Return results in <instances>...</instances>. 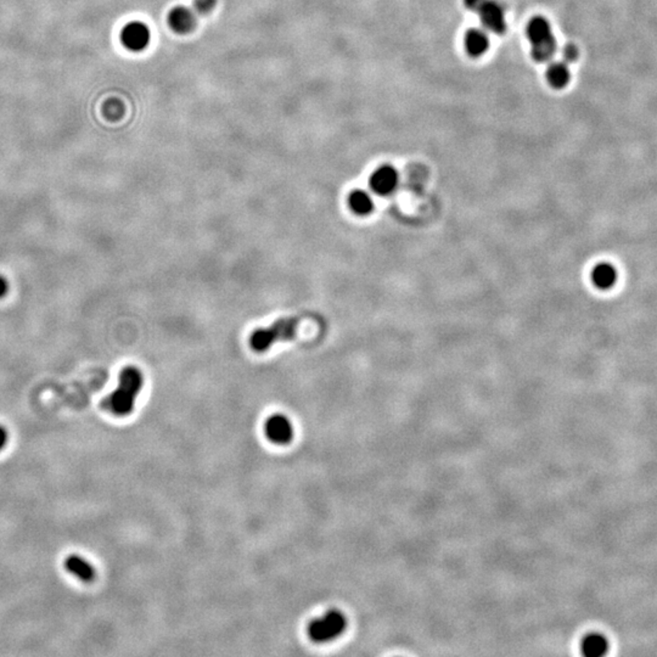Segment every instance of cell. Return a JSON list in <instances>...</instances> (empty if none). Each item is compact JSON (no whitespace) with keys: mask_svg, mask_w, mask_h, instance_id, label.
I'll return each mask as SVG.
<instances>
[{"mask_svg":"<svg viewBox=\"0 0 657 657\" xmlns=\"http://www.w3.org/2000/svg\"><path fill=\"white\" fill-rule=\"evenodd\" d=\"M144 378L136 366H126L118 378V386L105 400L104 407L117 416H127L133 412L136 399L143 389Z\"/></svg>","mask_w":657,"mask_h":657,"instance_id":"obj_1","label":"cell"},{"mask_svg":"<svg viewBox=\"0 0 657 657\" xmlns=\"http://www.w3.org/2000/svg\"><path fill=\"white\" fill-rule=\"evenodd\" d=\"M526 34L530 44V55L537 63H546L556 51V39L549 21L543 16L530 19Z\"/></svg>","mask_w":657,"mask_h":657,"instance_id":"obj_2","label":"cell"},{"mask_svg":"<svg viewBox=\"0 0 657 657\" xmlns=\"http://www.w3.org/2000/svg\"><path fill=\"white\" fill-rule=\"evenodd\" d=\"M300 321L297 318H282L272 325L253 331L250 336V346L256 352H266L274 343L290 341L296 336Z\"/></svg>","mask_w":657,"mask_h":657,"instance_id":"obj_3","label":"cell"},{"mask_svg":"<svg viewBox=\"0 0 657 657\" xmlns=\"http://www.w3.org/2000/svg\"><path fill=\"white\" fill-rule=\"evenodd\" d=\"M347 628V618L339 610H330L323 617L311 621L307 633L311 642H327L340 637Z\"/></svg>","mask_w":657,"mask_h":657,"instance_id":"obj_4","label":"cell"},{"mask_svg":"<svg viewBox=\"0 0 657 657\" xmlns=\"http://www.w3.org/2000/svg\"><path fill=\"white\" fill-rule=\"evenodd\" d=\"M473 13L478 14L485 29L499 35L505 32V11L496 0H482Z\"/></svg>","mask_w":657,"mask_h":657,"instance_id":"obj_5","label":"cell"},{"mask_svg":"<svg viewBox=\"0 0 657 657\" xmlns=\"http://www.w3.org/2000/svg\"><path fill=\"white\" fill-rule=\"evenodd\" d=\"M266 436L270 442L285 446L293 439V426L291 421L282 414H275L266 421Z\"/></svg>","mask_w":657,"mask_h":657,"instance_id":"obj_6","label":"cell"},{"mask_svg":"<svg viewBox=\"0 0 657 657\" xmlns=\"http://www.w3.org/2000/svg\"><path fill=\"white\" fill-rule=\"evenodd\" d=\"M122 43L131 51H143L149 47L151 40V32L149 27L143 22L134 21L127 24L121 33Z\"/></svg>","mask_w":657,"mask_h":657,"instance_id":"obj_7","label":"cell"},{"mask_svg":"<svg viewBox=\"0 0 657 657\" xmlns=\"http://www.w3.org/2000/svg\"><path fill=\"white\" fill-rule=\"evenodd\" d=\"M399 183L398 172L392 165H381L370 177V186L376 194L389 195L394 193Z\"/></svg>","mask_w":657,"mask_h":657,"instance_id":"obj_8","label":"cell"},{"mask_svg":"<svg viewBox=\"0 0 657 657\" xmlns=\"http://www.w3.org/2000/svg\"><path fill=\"white\" fill-rule=\"evenodd\" d=\"M168 24L177 33H189L196 26V16L188 8L177 6L168 15Z\"/></svg>","mask_w":657,"mask_h":657,"instance_id":"obj_9","label":"cell"},{"mask_svg":"<svg viewBox=\"0 0 657 657\" xmlns=\"http://www.w3.org/2000/svg\"><path fill=\"white\" fill-rule=\"evenodd\" d=\"M464 47L471 58H480L489 49V37L483 29H469L464 37Z\"/></svg>","mask_w":657,"mask_h":657,"instance_id":"obj_10","label":"cell"},{"mask_svg":"<svg viewBox=\"0 0 657 657\" xmlns=\"http://www.w3.org/2000/svg\"><path fill=\"white\" fill-rule=\"evenodd\" d=\"M65 569L83 582H92L95 578V569L92 564L78 555H71L65 560Z\"/></svg>","mask_w":657,"mask_h":657,"instance_id":"obj_11","label":"cell"},{"mask_svg":"<svg viewBox=\"0 0 657 657\" xmlns=\"http://www.w3.org/2000/svg\"><path fill=\"white\" fill-rule=\"evenodd\" d=\"M618 274L616 268L608 264V263H600L597 267L594 268L592 273V280L594 285L601 289V290H608L615 286L617 282Z\"/></svg>","mask_w":657,"mask_h":657,"instance_id":"obj_12","label":"cell"},{"mask_svg":"<svg viewBox=\"0 0 657 657\" xmlns=\"http://www.w3.org/2000/svg\"><path fill=\"white\" fill-rule=\"evenodd\" d=\"M546 81L549 86L554 89H564L567 87L569 79H571V72H569L567 63H551L546 70Z\"/></svg>","mask_w":657,"mask_h":657,"instance_id":"obj_13","label":"cell"},{"mask_svg":"<svg viewBox=\"0 0 657 657\" xmlns=\"http://www.w3.org/2000/svg\"><path fill=\"white\" fill-rule=\"evenodd\" d=\"M350 209L358 216H368L374 209V201L364 190H355L348 196Z\"/></svg>","mask_w":657,"mask_h":657,"instance_id":"obj_14","label":"cell"},{"mask_svg":"<svg viewBox=\"0 0 657 657\" xmlns=\"http://www.w3.org/2000/svg\"><path fill=\"white\" fill-rule=\"evenodd\" d=\"M608 640L600 634H589L582 642V652L588 657L603 656L608 651Z\"/></svg>","mask_w":657,"mask_h":657,"instance_id":"obj_15","label":"cell"},{"mask_svg":"<svg viewBox=\"0 0 657 657\" xmlns=\"http://www.w3.org/2000/svg\"><path fill=\"white\" fill-rule=\"evenodd\" d=\"M217 0H194V8L199 14H207L214 9Z\"/></svg>","mask_w":657,"mask_h":657,"instance_id":"obj_16","label":"cell"},{"mask_svg":"<svg viewBox=\"0 0 657 657\" xmlns=\"http://www.w3.org/2000/svg\"><path fill=\"white\" fill-rule=\"evenodd\" d=\"M562 56H564L565 63H574V60L578 58V49L576 45L569 44L562 50Z\"/></svg>","mask_w":657,"mask_h":657,"instance_id":"obj_17","label":"cell"},{"mask_svg":"<svg viewBox=\"0 0 657 657\" xmlns=\"http://www.w3.org/2000/svg\"><path fill=\"white\" fill-rule=\"evenodd\" d=\"M481 3L482 0H464V5L467 6V9L471 10V11H475L477 6Z\"/></svg>","mask_w":657,"mask_h":657,"instance_id":"obj_18","label":"cell"},{"mask_svg":"<svg viewBox=\"0 0 657 657\" xmlns=\"http://www.w3.org/2000/svg\"><path fill=\"white\" fill-rule=\"evenodd\" d=\"M6 442H8V432L3 426H0V451L5 447Z\"/></svg>","mask_w":657,"mask_h":657,"instance_id":"obj_19","label":"cell"},{"mask_svg":"<svg viewBox=\"0 0 657 657\" xmlns=\"http://www.w3.org/2000/svg\"><path fill=\"white\" fill-rule=\"evenodd\" d=\"M8 289H9V286H8V282H6V279H5L4 277H1V275H0V298L6 295Z\"/></svg>","mask_w":657,"mask_h":657,"instance_id":"obj_20","label":"cell"}]
</instances>
